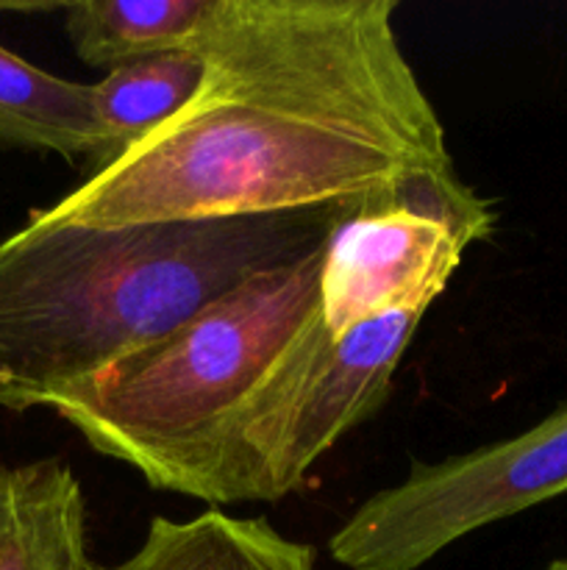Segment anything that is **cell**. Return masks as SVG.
<instances>
[{"label": "cell", "mask_w": 567, "mask_h": 570, "mask_svg": "<svg viewBox=\"0 0 567 570\" xmlns=\"http://www.w3.org/2000/svg\"><path fill=\"white\" fill-rule=\"evenodd\" d=\"M395 11L398 0H215L189 104L33 215L120 228L348 209L454 170Z\"/></svg>", "instance_id": "6da1fadb"}, {"label": "cell", "mask_w": 567, "mask_h": 570, "mask_svg": "<svg viewBox=\"0 0 567 570\" xmlns=\"http://www.w3.org/2000/svg\"><path fill=\"white\" fill-rule=\"evenodd\" d=\"M348 209L120 228L31 215L0 243V410H53L242 282L326 245Z\"/></svg>", "instance_id": "7a4b0ae2"}, {"label": "cell", "mask_w": 567, "mask_h": 570, "mask_svg": "<svg viewBox=\"0 0 567 570\" xmlns=\"http://www.w3.org/2000/svg\"><path fill=\"white\" fill-rule=\"evenodd\" d=\"M322 256L326 245L248 278L159 343L61 395L53 412L89 449L156 488L320 315Z\"/></svg>", "instance_id": "3957f363"}, {"label": "cell", "mask_w": 567, "mask_h": 570, "mask_svg": "<svg viewBox=\"0 0 567 570\" xmlns=\"http://www.w3.org/2000/svg\"><path fill=\"white\" fill-rule=\"evenodd\" d=\"M422 315L400 312L334 340L317 315L289 354L153 490L209 507L281 501L378 415Z\"/></svg>", "instance_id": "277c9868"}, {"label": "cell", "mask_w": 567, "mask_h": 570, "mask_svg": "<svg viewBox=\"0 0 567 570\" xmlns=\"http://www.w3.org/2000/svg\"><path fill=\"white\" fill-rule=\"evenodd\" d=\"M567 495V401L515 438L439 462L361 501L328 540L348 570H420L467 534Z\"/></svg>", "instance_id": "5b68a950"}, {"label": "cell", "mask_w": 567, "mask_h": 570, "mask_svg": "<svg viewBox=\"0 0 567 570\" xmlns=\"http://www.w3.org/2000/svg\"><path fill=\"white\" fill-rule=\"evenodd\" d=\"M498 223L454 170L426 173L350 206L326 243L320 317L334 340L381 317L417 312L445 293L472 243Z\"/></svg>", "instance_id": "8992f818"}, {"label": "cell", "mask_w": 567, "mask_h": 570, "mask_svg": "<svg viewBox=\"0 0 567 570\" xmlns=\"http://www.w3.org/2000/svg\"><path fill=\"white\" fill-rule=\"evenodd\" d=\"M0 570H94L87 495L67 462L0 465Z\"/></svg>", "instance_id": "52a82bcc"}, {"label": "cell", "mask_w": 567, "mask_h": 570, "mask_svg": "<svg viewBox=\"0 0 567 570\" xmlns=\"http://www.w3.org/2000/svg\"><path fill=\"white\" fill-rule=\"evenodd\" d=\"M94 570H317V554L267 518L209 507L187 521L153 518L131 554Z\"/></svg>", "instance_id": "ba28073f"}, {"label": "cell", "mask_w": 567, "mask_h": 570, "mask_svg": "<svg viewBox=\"0 0 567 570\" xmlns=\"http://www.w3.org/2000/svg\"><path fill=\"white\" fill-rule=\"evenodd\" d=\"M0 145L92 165L100 145L92 83L53 76L0 45Z\"/></svg>", "instance_id": "9c48e42d"}, {"label": "cell", "mask_w": 567, "mask_h": 570, "mask_svg": "<svg viewBox=\"0 0 567 570\" xmlns=\"http://www.w3.org/2000/svg\"><path fill=\"white\" fill-rule=\"evenodd\" d=\"M215 0H78L64 6V31L78 59L117 70L148 56L192 50Z\"/></svg>", "instance_id": "30bf717a"}, {"label": "cell", "mask_w": 567, "mask_h": 570, "mask_svg": "<svg viewBox=\"0 0 567 570\" xmlns=\"http://www.w3.org/2000/svg\"><path fill=\"white\" fill-rule=\"evenodd\" d=\"M200 78L203 59L198 50H170L117 67L106 72L103 81L92 83L100 145L89 173L115 165L176 117L200 87Z\"/></svg>", "instance_id": "8fae6325"}, {"label": "cell", "mask_w": 567, "mask_h": 570, "mask_svg": "<svg viewBox=\"0 0 567 570\" xmlns=\"http://www.w3.org/2000/svg\"><path fill=\"white\" fill-rule=\"evenodd\" d=\"M539 570H567V557H559V560H550L548 566H543Z\"/></svg>", "instance_id": "7c38bea8"}]
</instances>
